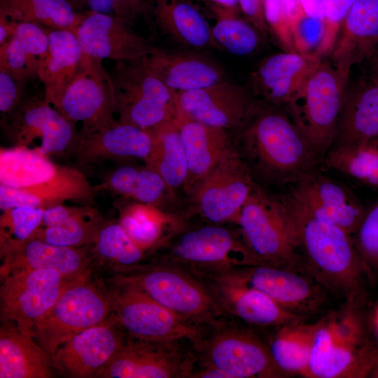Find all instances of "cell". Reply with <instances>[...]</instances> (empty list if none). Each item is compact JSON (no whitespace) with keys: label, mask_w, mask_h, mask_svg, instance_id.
Returning a JSON list of instances; mask_svg holds the SVG:
<instances>
[{"label":"cell","mask_w":378,"mask_h":378,"mask_svg":"<svg viewBox=\"0 0 378 378\" xmlns=\"http://www.w3.org/2000/svg\"><path fill=\"white\" fill-rule=\"evenodd\" d=\"M235 223L258 264L298 270L301 256L289 232L281 195H273L255 182Z\"/></svg>","instance_id":"cell-5"},{"label":"cell","mask_w":378,"mask_h":378,"mask_svg":"<svg viewBox=\"0 0 378 378\" xmlns=\"http://www.w3.org/2000/svg\"><path fill=\"white\" fill-rule=\"evenodd\" d=\"M141 291L152 300L196 326L218 323L225 315L196 277L165 262L124 270L115 279Z\"/></svg>","instance_id":"cell-3"},{"label":"cell","mask_w":378,"mask_h":378,"mask_svg":"<svg viewBox=\"0 0 378 378\" xmlns=\"http://www.w3.org/2000/svg\"><path fill=\"white\" fill-rule=\"evenodd\" d=\"M304 13L313 18H324L323 0H299Z\"/></svg>","instance_id":"cell-56"},{"label":"cell","mask_w":378,"mask_h":378,"mask_svg":"<svg viewBox=\"0 0 378 378\" xmlns=\"http://www.w3.org/2000/svg\"><path fill=\"white\" fill-rule=\"evenodd\" d=\"M74 34L85 54L102 60L134 61L157 48L113 13L86 12Z\"/></svg>","instance_id":"cell-20"},{"label":"cell","mask_w":378,"mask_h":378,"mask_svg":"<svg viewBox=\"0 0 378 378\" xmlns=\"http://www.w3.org/2000/svg\"><path fill=\"white\" fill-rule=\"evenodd\" d=\"M27 81L8 70L0 69V111L4 115L12 113L25 98Z\"/></svg>","instance_id":"cell-50"},{"label":"cell","mask_w":378,"mask_h":378,"mask_svg":"<svg viewBox=\"0 0 378 378\" xmlns=\"http://www.w3.org/2000/svg\"><path fill=\"white\" fill-rule=\"evenodd\" d=\"M323 165L378 189V136L331 147L325 155Z\"/></svg>","instance_id":"cell-40"},{"label":"cell","mask_w":378,"mask_h":378,"mask_svg":"<svg viewBox=\"0 0 378 378\" xmlns=\"http://www.w3.org/2000/svg\"><path fill=\"white\" fill-rule=\"evenodd\" d=\"M3 262L1 278L24 270H53L69 279H75L87 272L90 260L84 248L60 246L37 238L1 246Z\"/></svg>","instance_id":"cell-27"},{"label":"cell","mask_w":378,"mask_h":378,"mask_svg":"<svg viewBox=\"0 0 378 378\" xmlns=\"http://www.w3.org/2000/svg\"><path fill=\"white\" fill-rule=\"evenodd\" d=\"M2 278L0 299L3 325L33 337L36 323L74 279L55 270L45 269L16 271Z\"/></svg>","instance_id":"cell-12"},{"label":"cell","mask_w":378,"mask_h":378,"mask_svg":"<svg viewBox=\"0 0 378 378\" xmlns=\"http://www.w3.org/2000/svg\"><path fill=\"white\" fill-rule=\"evenodd\" d=\"M352 237L364 265L378 266V199L365 209Z\"/></svg>","instance_id":"cell-46"},{"label":"cell","mask_w":378,"mask_h":378,"mask_svg":"<svg viewBox=\"0 0 378 378\" xmlns=\"http://www.w3.org/2000/svg\"><path fill=\"white\" fill-rule=\"evenodd\" d=\"M263 10L269 34L279 46L283 51L297 52L284 11V0H263Z\"/></svg>","instance_id":"cell-49"},{"label":"cell","mask_w":378,"mask_h":378,"mask_svg":"<svg viewBox=\"0 0 378 378\" xmlns=\"http://www.w3.org/2000/svg\"><path fill=\"white\" fill-rule=\"evenodd\" d=\"M211 27L212 36L219 49L236 55L254 52L261 41L258 30L239 14L226 13L215 19Z\"/></svg>","instance_id":"cell-44"},{"label":"cell","mask_w":378,"mask_h":378,"mask_svg":"<svg viewBox=\"0 0 378 378\" xmlns=\"http://www.w3.org/2000/svg\"><path fill=\"white\" fill-rule=\"evenodd\" d=\"M237 1L244 19L258 30L263 40H267L270 34L264 16L263 0Z\"/></svg>","instance_id":"cell-53"},{"label":"cell","mask_w":378,"mask_h":378,"mask_svg":"<svg viewBox=\"0 0 378 378\" xmlns=\"http://www.w3.org/2000/svg\"><path fill=\"white\" fill-rule=\"evenodd\" d=\"M232 134L234 148L255 181L291 185L323 165L325 157L286 111L260 100L246 122Z\"/></svg>","instance_id":"cell-1"},{"label":"cell","mask_w":378,"mask_h":378,"mask_svg":"<svg viewBox=\"0 0 378 378\" xmlns=\"http://www.w3.org/2000/svg\"><path fill=\"white\" fill-rule=\"evenodd\" d=\"M172 340L153 342L130 337L122 347L96 373L102 378L189 377L198 361L193 346Z\"/></svg>","instance_id":"cell-11"},{"label":"cell","mask_w":378,"mask_h":378,"mask_svg":"<svg viewBox=\"0 0 378 378\" xmlns=\"http://www.w3.org/2000/svg\"><path fill=\"white\" fill-rule=\"evenodd\" d=\"M378 136V82L370 76L346 91L331 147Z\"/></svg>","instance_id":"cell-32"},{"label":"cell","mask_w":378,"mask_h":378,"mask_svg":"<svg viewBox=\"0 0 378 378\" xmlns=\"http://www.w3.org/2000/svg\"><path fill=\"white\" fill-rule=\"evenodd\" d=\"M151 130L115 121L94 128H80L72 152L80 164L106 160L149 158L153 146Z\"/></svg>","instance_id":"cell-23"},{"label":"cell","mask_w":378,"mask_h":378,"mask_svg":"<svg viewBox=\"0 0 378 378\" xmlns=\"http://www.w3.org/2000/svg\"><path fill=\"white\" fill-rule=\"evenodd\" d=\"M52 105L71 122H82L81 128L115 121L114 86L102 60L85 54L78 73Z\"/></svg>","instance_id":"cell-16"},{"label":"cell","mask_w":378,"mask_h":378,"mask_svg":"<svg viewBox=\"0 0 378 378\" xmlns=\"http://www.w3.org/2000/svg\"><path fill=\"white\" fill-rule=\"evenodd\" d=\"M44 209L17 206L2 211L0 218L1 246L31 239L41 225Z\"/></svg>","instance_id":"cell-45"},{"label":"cell","mask_w":378,"mask_h":378,"mask_svg":"<svg viewBox=\"0 0 378 378\" xmlns=\"http://www.w3.org/2000/svg\"><path fill=\"white\" fill-rule=\"evenodd\" d=\"M371 56L370 77L378 82V46Z\"/></svg>","instance_id":"cell-58"},{"label":"cell","mask_w":378,"mask_h":378,"mask_svg":"<svg viewBox=\"0 0 378 378\" xmlns=\"http://www.w3.org/2000/svg\"><path fill=\"white\" fill-rule=\"evenodd\" d=\"M162 262L195 277L258 264L239 234L222 226L206 225L184 232L171 244Z\"/></svg>","instance_id":"cell-10"},{"label":"cell","mask_w":378,"mask_h":378,"mask_svg":"<svg viewBox=\"0 0 378 378\" xmlns=\"http://www.w3.org/2000/svg\"><path fill=\"white\" fill-rule=\"evenodd\" d=\"M255 181L235 148L187 191L202 217L235 222Z\"/></svg>","instance_id":"cell-15"},{"label":"cell","mask_w":378,"mask_h":378,"mask_svg":"<svg viewBox=\"0 0 378 378\" xmlns=\"http://www.w3.org/2000/svg\"><path fill=\"white\" fill-rule=\"evenodd\" d=\"M192 344L201 365L217 368L230 378L279 377L285 373L256 336L224 320L202 327Z\"/></svg>","instance_id":"cell-6"},{"label":"cell","mask_w":378,"mask_h":378,"mask_svg":"<svg viewBox=\"0 0 378 378\" xmlns=\"http://www.w3.org/2000/svg\"><path fill=\"white\" fill-rule=\"evenodd\" d=\"M374 321H375V326H376V328H377V332H378V307H377V308L376 309V312H375Z\"/></svg>","instance_id":"cell-59"},{"label":"cell","mask_w":378,"mask_h":378,"mask_svg":"<svg viewBox=\"0 0 378 378\" xmlns=\"http://www.w3.org/2000/svg\"><path fill=\"white\" fill-rule=\"evenodd\" d=\"M290 29L297 52L318 58L325 33L324 20L303 13L290 23Z\"/></svg>","instance_id":"cell-47"},{"label":"cell","mask_w":378,"mask_h":378,"mask_svg":"<svg viewBox=\"0 0 378 378\" xmlns=\"http://www.w3.org/2000/svg\"><path fill=\"white\" fill-rule=\"evenodd\" d=\"M76 8H87L88 11L113 13L111 0H68Z\"/></svg>","instance_id":"cell-54"},{"label":"cell","mask_w":378,"mask_h":378,"mask_svg":"<svg viewBox=\"0 0 378 378\" xmlns=\"http://www.w3.org/2000/svg\"><path fill=\"white\" fill-rule=\"evenodd\" d=\"M153 146L146 167L155 171L169 190L184 186L188 174L184 146L174 118L151 130Z\"/></svg>","instance_id":"cell-36"},{"label":"cell","mask_w":378,"mask_h":378,"mask_svg":"<svg viewBox=\"0 0 378 378\" xmlns=\"http://www.w3.org/2000/svg\"><path fill=\"white\" fill-rule=\"evenodd\" d=\"M4 116V130L13 146L48 156L72 151L77 140L76 125L44 97H25L12 113Z\"/></svg>","instance_id":"cell-14"},{"label":"cell","mask_w":378,"mask_h":378,"mask_svg":"<svg viewBox=\"0 0 378 378\" xmlns=\"http://www.w3.org/2000/svg\"><path fill=\"white\" fill-rule=\"evenodd\" d=\"M281 197L289 232L298 253L302 252L320 279L346 295L352 294L364 265L352 235L314 216L289 193Z\"/></svg>","instance_id":"cell-2"},{"label":"cell","mask_w":378,"mask_h":378,"mask_svg":"<svg viewBox=\"0 0 378 378\" xmlns=\"http://www.w3.org/2000/svg\"><path fill=\"white\" fill-rule=\"evenodd\" d=\"M88 272L72 279L50 309L36 323L34 338L50 358L83 330L106 321L108 297L89 281Z\"/></svg>","instance_id":"cell-8"},{"label":"cell","mask_w":378,"mask_h":378,"mask_svg":"<svg viewBox=\"0 0 378 378\" xmlns=\"http://www.w3.org/2000/svg\"><path fill=\"white\" fill-rule=\"evenodd\" d=\"M113 14L130 25L148 15L151 0H111Z\"/></svg>","instance_id":"cell-51"},{"label":"cell","mask_w":378,"mask_h":378,"mask_svg":"<svg viewBox=\"0 0 378 378\" xmlns=\"http://www.w3.org/2000/svg\"><path fill=\"white\" fill-rule=\"evenodd\" d=\"M346 85L330 61L321 59L285 106L296 126L324 157L334 141Z\"/></svg>","instance_id":"cell-4"},{"label":"cell","mask_w":378,"mask_h":378,"mask_svg":"<svg viewBox=\"0 0 378 378\" xmlns=\"http://www.w3.org/2000/svg\"><path fill=\"white\" fill-rule=\"evenodd\" d=\"M253 288L288 312L298 314L313 310L319 293L313 282L297 270L269 264H255L216 273Z\"/></svg>","instance_id":"cell-19"},{"label":"cell","mask_w":378,"mask_h":378,"mask_svg":"<svg viewBox=\"0 0 378 378\" xmlns=\"http://www.w3.org/2000/svg\"><path fill=\"white\" fill-rule=\"evenodd\" d=\"M109 189L137 202L153 205L169 189L162 177L152 169L120 166L106 179Z\"/></svg>","instance_id":"cell-41"},{"label":"cell","mask_w":378,"mask_h":378,"mask_svg":"<svg viewBox=\"0 0 378 378\" xmlns=\"http://www.w3.org/2000/svg\"><path fill=\"white\" fill-rule=\"evenodd\" d=\"M148 15L162 34L183 49H219L206 18L186 0H151Z\"/></svg>","instance_id":"cell-30"},{"label":"cell","mask_w":378,"mask_h":378,"mask_svg":"<svg viewBox=\"0 0 378 378\" xmlns=\"http://www.w3.org/2000/svg\"><path fill=\"white\" fill-rule=\"evenodd\" d=\"M95 192L80 170L58 166L50 178L38 185L15 188L0 184V209L4 211L17 206H31L45 210L67 200L90 203Z\"/></svg>","instance_id":"cell-28"},{"label":"cell","mask_w":378,"mask_h":378,"mask_svg":"<svg viewBox=\"0 0 378 378\" xmlns=\"http://www.w3.org/2000/svg\"><path fill=\"white\" fill-rule=\"evenodd\" d=\"M58 166L48 156L28 148L12 146L0 150V184L22 188L50 178Z\"/></svg>","instance_id":"cell-38"},{"label":"cell","mask_w":378,"mask_h":378,"mask_svg":"<svg viewBox=\"0 0 378 378\" xmlns=\"http://www.w3.org/2000/svg\"><path fill=\"white\" fill-rule=\"evenodd\" d=\"M92 244L98 258L124 270L139 265L144 257L145 251L130 237L119 223H105Z\"/></svg>","instance_id":"cell-43"},{"label":"cell","mask_w":378,"mask_h":378,"mask_svg":"<svg viewBox=\"0 0 378 378\" xmlns=\"http://www.w3.org/2000/svg\"><path fill=\"white\" fill-rule=\"evenodd\" d=\"M111 76L119 122L152 130L174 118L176 92L138 62H117Z\"/></svg>","instance_id":"cell-9"},{"label":"cell","mask_w":378,"mask_h":378,"mask_svg":"<svg viewBox=\"0 0 378 378\" xmlns=\"http://www.w3.org/2000/svg\"><path fill=\"white\" fill-rule=\"evenodd\" d=\"M178 127L187 158L186 191L234 149L232 132L192 120L177 111Z\"/></svg>","instance_id":"cell-29"},{"label":"cell","mask_w":378,"mask_h":378,"mask_svg":"<svg viewBox=\"0 0 378 378\" xmlns=\"http://www.w3.org/2000/svg\"><path fill=\"white\" fill-rule=\"evenodd\" d=\"M19 23L0 14V46L8 42L15 33Z\"/></svg>","instance_id":"cell-55"},{"label":"cell","mask_w":378,"mask_h":378,"mask_svg":"<svg viewBox=\"0 0 378 378\" xmlns=\"http://www.w3.org/2000/svg\"><path fill=\"white\" fill-rule=\"evenodd\" d=\"M113 314L87 328L57 349L52 365L71 377H94L99 370L122 347L125 340Z\"/></svg>","instance_id":"cell-21"},{"label":"cell","mask_w":378,"mask_h":378,"mask_svg":"<svg viewBox=\"0 0 378 378\" xmlns=\"http://www.w3.org/2000/svg\"><path fill=\"white\" fill-rule=\"evenodd\" d=\"M321 60L298 52L283 51L272 55L250 72L249 89L259 100L285 107Z\"/></svg>","instance_id":"cell-25"},{"label":"cell","mask_w":378,"mask_h":378,"mask_svg":"<svg viewBox=\"0 0 378 378\" xmlns=\"http://www.w3.org/2000/svg\"><path fill=\"white\" fill-rule=\"evenodd\" d=\"M378 46V0H354L338 33L330 62L347 83L351 69Z\"/></svg>","instance_id":"cell-26"},{"label":"cell","mask_w":378,"mask_h":378,"mask_svg":"<svg viewBox=\"0 0 378 378\" xmlns=\"http://www.w3.org/2000/svg\"><path fill=\"white\" fill-rule=\"evenodd\" d=\"M290 186L288 193L309 211L353 235L365 209L350 188L320 169Z\"/></svg>","instance_id":"cell-18"},{"label":"cell","mask_w":378,"mask_h":378,"mask_svg":"<svg viewBox=\"0 0 378 378\" xmlns=\"http://www.w3.org/2000/svg\"><path fill=\"white\" fill-rule=\"evenodd\" d=\"M85 53L70 31L49 29L47 55L38 78L43 84L45 99L52 104L78 73Z\"/></svg>","instance_id":"cell-33"},{"label":"cell","mask_w":378,"mask_h":378,"mask_svg":"<svg viewBox=\"0 0 378 378\" xmlns=\"http://www.w3.org/2000/svg\"><path fill=\"white\" fill-rule=\"evenodd\" d=\"M169 220V217L153 205L136 202L123 208L118 223L145 251L160 243Z\"/></svg>","instance_id":"cell-42"},{"label":"cell","mask_w":378,"mask_h":378,"mask_svg":"<svg viewBox=\"0 0 378 378\" xmlns=\"http://www.w3.org/2000/svg\"><path fill=\"white\" fill-rule=\"evenodd\" d=\"M176 97L177 111L184 115L230 132L246 122L260 102L249 88L230 80Z\"/></svg>","instance_id":"cell-17"},{"label":"cell","mask_w":378,"mask_h":378,"mask_svg":"<svg viewBox=\"0 0 378 378\" xmlns=\"http://www.w3.org/2000/svg\"><path fill=\"white\" fill-rule=\"evenodd\" d=\"M49 354L33 336L2 325L0 329V378H49Z\"/></svg>","instance_id":"cell-34"},{"label":"cell","mask_w":378,"mask_h":378,"mask_svg":"<svg viewBox=\"0 0 378 378\" xmlns=\"http://www.w3.org/2000/svg\"><path fill=\"white\" fill-rule=\"evenodd\" d=\"M104 223L99 211L90 205L62 204L44 210L41 225L32 238L60 246H88Z\"/></svg>","instance_id":"cell-31"},{"label":"cell","mask_w":378,"mask_h":378,"mask_svg":"<svg viewBox=\"0 0 378 378\" xmlns=\"http://www.w3.org/2000/svg\"><path fill=\"white\" fill-rule=\"evenodd\" d=\"M225 314L258 326L299 323L301 317L281 307L265 293L221 274L196 277Z\"/></svg>","instance_id":"cell-22"},{"label":"cell","mask_w":378,"mask_h":378,"mask_svg":"<svg viewBox=\"0 0 378 378\" xmlns=\"http://www.w3.org/2000/svg\"><path fill=\"white\" fill-rule=\"evenodd\" d=\"M148 69L170 90L186 92L228 79L225 69L202 52L169 50L158 48L135 60Z\"/></svg>","instance_id":"cell-24"},{"label":"cell","mask_w":378,"mask_h":378,"mask_svg":"<svg viewBox=\"0 0 378 378\" xmlns=\"http://www.w3.org/2000/svg\"><path fill=\"white\" fill-rule=\"evenodd\" d=\"M354 0H323L325 33L317 52L320 59L330 56L336 42L340 26Z\"/></svg>","instance_id":"cell-48"},{"label":"cell","mask_w":378,"mask_h":378,"mask_svg":"<svg viewBox=\"0 0 378 378\" xmlns=\"http://www.w3.org/2000/svg\"><path fill=\"white\" fill-rule=\"evenodd\" d=\"M196 8L205 18L216 19L226 13L239 14L237 0H186Z\"/></svg>","instance_id":"cell-52"},{"label":"cell","mask_w":378,"mask_h":378,"mask_svg":"<svg viewBox=\"0 0 378 378\" xmlns=\"http://www.w3.org/2000/svg\"><path fill=\"white\" fill-rule=\"evenodd\" d=\"M0 14L18 22L75 31L85 16L68 0H0Z\"/></svg>","instance_id":"cell-37"},{"label":"cell","mask_w":378,"mask_h":378,"mask_svg":"<svg viewBox=\"0 0 378 378\" xmlns=\"http://www.w3.org/2000/svg\"><path fill=\"white\" fill-rule=\"evenodd\" d=\"M376 363L375 354L363 344L360 321L349 313L319 322L305 377H363Z\"/></svg>","instance_id":"cell-7"},{"label":"cell","mask_w":378,"mask_h":378,"mask_svg":"<svg viewBox=\"0 0 378 378\" xmlns=\"http://www.w3.org/2000/svg\"><path fill=\"white\" fill-rule=\"evenodd\" d=\"M319 323L311 326L298 323L282 326L269 347L277 366L284 372L305 376Z\"/></svg>","instance_id":"cell-39"},{"label":"cell","mask_w":378,"mask_h":378,"mask_svg":"<svg viewBox=\"0 0 378 378\" xmlns=\"http://www.w3.org/2000/svg\"><path fill=\"white\" fill-rule=\"evenodd\" d=\"M108 296L112 314L130 337L153 342L188 340L193 342L202 327L162 307L125 284Z\"/></svg>","instance_id":"cell-13"},{"label":"cell","mask_w":378,"mask_h":378,"mask_svg":"<svg viewBox=\"0 0 378 378\" xmlns=\"http://www.w3.org/2000/svg\"><path fill=\"white\" fill-rule=\"evenodd\" d=\"M49 29L34 23H19L10 39L0 46V69L26 80L38 77L48 52Z\"/></svg>","instance_id":"cell-35"},{"label":"cell","mask_w":378,"mask_h":378,"mask_svg":"<svg viewBox=\"0 0 378 378\" xmlns=\"http://www.w3.org/2000/svg\"><path fill=\"white\" fill-rule=\"evenodd\" d=\"M284 7L289 24L304 13L299 0H284Z\"/></svg>","instance_id":"cell-57"}]
</instances>
